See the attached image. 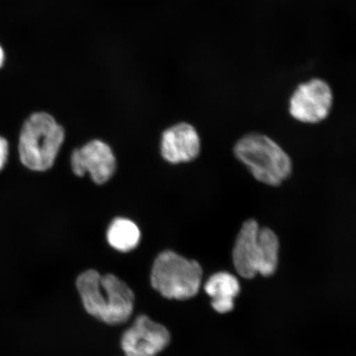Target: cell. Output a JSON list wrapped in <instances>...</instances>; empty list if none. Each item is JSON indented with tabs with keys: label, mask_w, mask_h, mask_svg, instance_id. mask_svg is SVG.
Returning a JSON list of instances; mask_svg holds the SVG:
<instances>
[{
	"label": "cell",
	"mask_w": 356,
	"mask_h": 356,
	"mask_svg": "<svg viewBox=\"0 0 356 356\" xmlns=\"http://www.w3.org/2000/svg\"><path fill=\"white\" fill-rule=\"evenodd\" d=\"M236 158L257 181L269 186H279L292 172L289 156L277 142L262 134L250 133L235 145Z\"/></svg>",
	"instance_id": "7a4b0ae2"
},
{
	"label": "cell",
	"mask_w": 356,
	"mask_h": 356,
	"mask_svg": "<svg viewBox=\"0 0 356 356\" xmlns=\"http://www.w3.org/2000/svg\"><path fill=\"white\" fill-rule=\"evenodd\" d=\"M71 166L75 175L83 177L88 172L95 184H104L113 176L117 163L110 147L95 140L73 151Z\"/></svg>",
	"instance_id": "ba28073f"
},
{
	"label": "cell",
	"mask_w": 356,
	"mask_h": 356,
	"mask_svg": "<svg viewBox=\"0 0 356 356\" xmlns=\"http://www.w3.org/2000/svg\"><path fill=\"white\" fill-rule=\"evenodd\" d=\"M260 229L255 220H248L236 238L234 265L237 273L246 279H252L257 274L270 277L277 268V245L268 236L260 233Z\"/></svg>",
	"instance_id": "277c9868"
},
{
	"label": "cell",
	"mask_w": 356,
	"mask_h": 356,
	"mask_svg": "<svg viewBox=\"0 0 356 356\" xmlns=\"http://www.w3.org/2000/svg\"><path fill=\"white\" fill-rule=\"evenodd\" d=\"M76 286L84 309L100 321L117 325L130 318L135 296L131 289L115 275H102L89 270L79 275Z\"/></svg>",
	"instance_id": "6da1fadb"
},
{
	"label": "cell",
	"mask_w": 356,
	"mask_h": 356,
	"mask_svg": "<svg viewBox=\"0 0 356 356\" xmlns=\"http://www.w3.org/2000/svg\"><path fill=\"white\" fill-rule=\"evenodd\" d=\"M4 61V54L1 47H0V67H2Z\"/></svg>",
	"instance_id": "4fadbf2b"
},
{
	"label": "cell",
	"mask_w": 356,
	"mask_h": 356,
	"mask_svg": "<svg viewBox=\"0 0 356 356\" xmlns=\"http://www.w3.org/2000/svg\"><path fill=\"white\" fill-rule=\"evenodd\" d=\"M8 154V142L3 137L0 136V171L6 166Z\"/></svg>",
	"instance_id": "7c38bea8"
},
{
	"label": "cell",
	"mask_w": 356,
	"mask_h": 356,
	"mask_svg": "<svg viewBox=\"0 0 356 356\" xmlns=\"http://www.w3.org/2000/svg\"><path fill=\"white\" fill-rule=\"evenodd\" d=\"M65 140V131L46 113H34L22 126L19 137L21 162L30 170L50 169Z\"/></svg>",
	"instance_id": "3957f363"
},
{
	"label": "cell",
	"mask_w": 356,
	"mask_h": 356,
	"mask_svg": "<svg viewBox=\"0 0 356 356\" xmlns=\"http://www.w3.org/2000/svg\"><path fill=\"white\" fill-rule=\"evenodd\" d=\"M333 105V92L329 83L319 78L299 84L289 99V109L296 121L317 124L327 118Z\"/></svg>",
	"instance_id": "8992f818"
},
{
	"label": "cell",
	"mask_w": 356,
	"mask_h": 356,
	"mask_svg": "<svg viewBox=\"0 0 356 356\" xmlns=\"http://www.w3.org/2000/svg\"><path fill=\"white\" fill-rule=\"evenodd\" d=\"M202 280L198 262L172 251L160 253L151 273V284L169 300H186L197 296Z\"/></svg>",
	"instance_id": "5b68a950"
},
{
	"label": "cell",
	"mask_w": 356,
	"mask_h": 356,
	"mask_svg": "<svg viewBox=\"0 0 356 356\" xmlns=\"http://www.w3.org/2000/svg\"><path fill=\"white\" fill-rule=\"evenodd\" d=\"M106 238L115 250L127 252L134 250L140 243V231L133 221L117 218L109 226Z\"/></svg>",
	"instance_id": "8fae6325"
},
{
	"label": "cell",
	"mask_w": 356,
	"mask_h": 356,
	"mask_svg": "<svg viewBox=\"0 0 356 356\" xmlns=\"http://www.w3.org/2000/svg\"><path fill=\"white\" fill-rule=\"evenodd\" d=\"M204 291L212 299L211 305L218 313L226 314L232 311L234 298L240 292L237 278L229 273H218L209 278Z\"/></svg>",
	"instance_id": "30bf717a"
},
{
	"label": "cell",
	"mask_w": 356,
	"mask_h": 356,
	"mask_svg": "<svg viewBox=\"0 0 356 356\" xmlns=\"http://www.w3.org/2000/svg\"><path fill=\"white\" fill-rule=\"evenodd\" d=\"M170 333L148 316H139L123 334L122 348L127 356H155L170 342Z\"/></svg>",
	"instance_id": "52a82bcc"
},
{
	"label": "cell",
	"mask_w": 356,
	"mask_h": 356,
	"mask_svg": "<svg viewBox=\"0 0 356 356\" xmlns=\"http://www.w3.org/2000/svg\"><path fill=\"white\" fill-rule=\"evenodd\" d=\"M200 149L198 134L189 124H175L163 134L161 153L169 163L190 162L197 157Z\"/></svg>",
	"instance_id": "9c48e42d"
}]
</instances>
